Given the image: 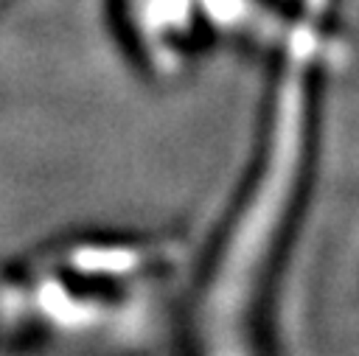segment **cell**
Masks as SVG:
<instances>
[{"label":"cell","instance_id":"obj_1","mask_svg":"<svg viewBox=\"0 0 359 356\" xmlns=\"http://www.w3.org/2000/svg\"><path fill=\"white\" fill-rule=\"evenodd\" d=\"M331 0H297L255 146L182 317V356H275L272 311L320 151Z\"/></svg>","mask_w":359,"mask_h":356},{"label":"cell","instance_id":"obj_3","mask_svg":"<svg viewBox=\"0 0 359 356\" xmlns=\"http://www.w3.org/2000/svg\"><path fill=\"white\" fill-rule=\"evenodd\" d=\"M123 28L140 62L157 73L182 70L210 39L199 0H126Z\"/></svg>","mask_w":359,"mask_h":356},{"label":"cell","instance_id":"obj_2","mask_svg":"<svg viewBox=\"0 0 359 356\" xmlns=\"http://www.w3.org/2000/svg\"><path fill=\"white\" fill-rule=\"evenodd\" d=\"M180 249L168 238L84 233L0 263V339L95 350L146 336Z\"/></svg>","mask_w":359,"mask_h":356}]
</instances>
